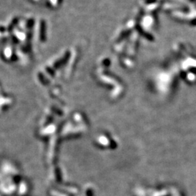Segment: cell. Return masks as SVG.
<instances>
[{"label": "cell", "instance_id": "1", "mask_svg": "<svg viewBox=\"0 0 196 196\" xmlns=\"http://www.w3.org/2000/svg\"><path fill=\"white\" fill-rule=\"evenodd\" d=\"M190 71L191 72V73H194V74H196V68H190Z\"/></svg>", "mask_w": 196, "mask_h": 196}, {"label": "cell", "instance_id": "2", "mask_svg": "<svg viewBox=\"0 0 196 196\" xmlns=\"http://www.w3.org/2000/svg\"><path fill=\"white\" fill-rule=\"evenodd\" d=\"M190 23H191V25H196V18L193 19V20H191Z\"/></svg>", "mask_w": 196, "mask_h": 196}, {"label": "cell", "instance_id": "3", "mask_svg": "<svg viewBox=\"0 0 196 196\" xmlns=\"http://www.w3.org/2000/svg\"><path fill=\"white\" fill-rule=\"evenodd\" d=\"M156 0H147V4H152L156 2Z\"/></svg>", "mask_w": 196, "mask_h": 196}, {"label": "cell", "instance_id": "4", "mask_svg": "<svg viewBox=\"0 0 196 196\" xmlns=\"http://www.w3.org/2000/svg\"></svg>", "mask_w": 196, "mask_h": 196}]
</instances>
